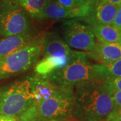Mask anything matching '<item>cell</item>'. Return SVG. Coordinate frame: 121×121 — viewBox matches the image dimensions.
<instances>
[{"label":"cell","instance_id":"cell-1","mask_svg":"<svg viewBox=\"0 0 121 121\" xmlns=\"http://www.w3.org/2000/svg\"><path fill=\"white\" fill-rule=\"evenodd\" d=\"M73 117L78 121H106L114 108L112 91L103 81H90L75 86Z\"/></svg>","mask_w":121,"mask_h":121},{"label":"cell","instance_id":"cell-2","mask_svg":"<svg viewBox=\"0 0 121 121\" xmlns=\"http://www.w3.org/2000/svg\"><path fill=\"white\" fill-rule=\"evenodd\" d=\"M74 87L60 86L49 98L34 102L26 112L17 117V121L71 120L73 117Z\"/></svg>","mask_w":121,"mask_h":121},{"label":"cell","instance_id":"cell-3","mask_svg":"<svg viewBox=\"0 0 121 121\" xmlns=\"http://www.w3.org/2000/svg\"><path fill=\"white\" fill-rule=\"evenodd\" d=\"M90 59L86 52L71 51L68 63L47 76L59 86L75 87L82 83L98 81L95 64Z\"/></svg>","mask_w":121,"mask_h":121},{"label":"cell","instance_id":"cell-4","mask_svg":"<svg viewBox=\"0 0 121 121\" xmlns=\"http://www.w3.org/2000/svg\"><path fill=\"white\" fill-rule=\"evenodd\" d=\"M43 35L0 60V80L23 73L35 67L42 55Z\"/></svg>","mask_w":121,"mask_h":121},{"label":"cell","instance_id":"cell-5","mask_svg":"<svg viewBox=\"0 0 121 121\" xmlns=\"http://www.w3.org/2000/svg\"><path fill=\"white\" fill-rule=\"evenodd\" d=\"M34 102L28 78L0 86V114L17 118Z\"/></svg>","mask_w":121,"mask_h":121},{"label":"cell","instance_id":"cell-6","mask_svg":"<svg viewBox=\"0 0 121 121\" xmlns=\"http://www.w3.org/2000/svg\"><path fill=\"white\" fill-rule=\"evenodd\" d=\"M30 17L18 0H0V35L8 37L30 29Z\"/></svg>","mask_w":121,"mask_h":121},{"label":"cell","instance_id":"cell-7","mask_svg":"<svg viewBox=\"0 0 121 121\" xmlns=\"http://www.w3.org/2000/svg\"><path fill=\"white\" fill-rule=\"evenodd\" d=\"M62 33L63 39L70 48L88 52L95 47V39L89 25L83 24L77 18L64 22Z\"/></svg>","mask_w":121,"mask_h":121},{"label":"cell","instance_id":"cell-8","mask_svg":"<svg viewBox=\"0 0 121 121\" xmlns=\"http://www.w3.org/2000/svg\"><path fill=\"white\" fill-rule=\"evenodd\" d=\"M90 5H83L75 8H67L52 0H48L38 20L80 19L88 14Z\"/></svg>","mask_w":121,"mask_h":121},{"label":"cell","instance_id":"cell-9","mask_svg":"<svg viewBox=\"0 0 121 121\" xmlns=\"http://www.w3.org/2000/svg\"><path fill=\"white\" fill-rule=\"evenodd\" d=\"M119 6L95 0L91 4L90 12L86 16L78 20H83L90 26L112 24Z\"/></svg>","mask_w":121,"mask_h":121},{"label":"cell","instance_id":"cell-10","mask_svg":"<svg viewBox=\"0 0 121 121\" xmlns=\"http://www.w3.org/2000/svg\"><path fill=\"white\" fill-rule=\"evenodd\" d=\"M30 92L35 102L48 99L59 91L60 86L50 80L47 75L35 73L28 77Z\"/></svg>","mask_w":121,"mask_h":121},{"label":"cell","instance_id":"cell-11","mask_svg":"<svg viewBox=\"0 0 121 121\" xmlns=\"http://www.w3.org/2000/svg\"><path fill=\"white\" fill-rule=\"evenodd\" d=\"M86 53L90 59L95 60L98 64H109L121 59V46L118 43H98L93 50Z\"/></svg>","mask_w":121,"mask_h":121},{"label":"cell","instance_id":"cell-12","mask_svg":"<svg viewBox=\"0 0 121 121\" xmlns=\"http://www.w3.org/2000/svg\"><path fill=\"white\" fill-rule=\"evenodd\" d=\"M35 32L31 28L19 35L5 37L0 40V60L24 47L35 39Z\"/></svg>","mask_w":121,"mask_h":121},{"label":"cell","instance_id":"cell-13","mask_svg":"<svg viewBox=\"0 0 121 121\" xmlns=\"http://www.w3.org/2000/svg\"><path fill=\"white\" fill-rule=\"evenodd\" d=\"M71 51L64 40L56 33L48 32L43 35V57L69 56Z\"/></svg>","mask_w":121,"mask_h":121},{"label":"cell","instance_id":"cell-14","mask_svg":"<svg viewBox=\"0 0 121 121\" xmlns=\"http://www.w3.org/2000/svg\"><path fill=\"white\" fill-rule=\"evenodd\" d=\"M69 60V55L43 57L35 66V73L41 75H47L55 71L63 68L68 63Z\"/></svg>","mask_w":121,"mask_h":121},{"label":"cell","instance_id":"cell-15","mask_svg":"<svg viewBox=\"0 0 121 121\" xmlns=\"http://www.w3.org/2000/svg\"><path fill=\"white\" fill-rule=\"evenodd\" d=\"M91 30L100 43H117L118 41L120 30L112 24L89 25Z\"/></svg>","mask_w":121,"mask_h":121},{"label":"cell","instance_id":"cell-16","mask_svg":"<svg viewBox=\"0 0 121 121\" xmlns=\"http://www.w3.org/2000/svg\"><path fill=\"white\" fill-rule=\"evenodd\" d=\"M98 81L121 78V59L109 64H95Z\"/></svg>","mask_w":121,"mask_h":121},{"label":"cell","instance_id":"cell-17","mask_svg":"<svg viewBox=\"0 0 121 121\" xmlns=\"http://www.w3.org/2000/svg\"><path fill=\"white\" fill-rule=\"evenodd\" d=\"M22 8L31 17L38 20L48 0H18Z\"/></svg>","mask_w":121,"mask_h":121},{"label":"cell","instance_id":"cell-18","mask_svg":"<svg viewBox=\"0 0 121 121\" xmlns=\"http://www.w3.org/2000/svg\"><path fill=\"white\" fill-rule=\"evenodd\" d=\"M52 1H55L58 4L67 8H75L83 5H88L83 3L80 0H52Z\"/></svg>","mask_w":121,"mask_h":121},{"label":"cell","instance_id":"cell-19","mask_svg":"<svg viewBox=\"0 0 121 121\" xmlns=\"http://www.w3.org/2000/svg\"><path fill=\"white\" fill-rule=\"evenodd\" d=\"M103 82H104V84L110 91H121V78L109 79V80H105Z\"/></svg>","mask_w":121,"mask_h":121},{"label":"cell","instance_id":"cell-20","mask_svg":"<svg viewBox=\"0 0 121 121\" xmlns=\"http://www.w3.org/2000/svg\"><path fill=\"white\" fill-rule=\"evenodd\" d=\"M106 121H121V108L114 107L108 114Z\"/></svg>","mask_w":121,"mask_h":121},{"label":"cell","instance_id":"cell-21","mask_svg":"<svg viewBox=\"0 0 121 121\" xmlns=\"http://www.w3.org/2000/svg\"><path fill=\"white\" fill-rule=\"evenodd\" d=\"M111 97L115 108H121V91H111Z\"/></svg>","mask_w":121,"mask_h":121},{"label":"cell","instance_id":"cell-22","mask_svg":"<svg viewBox=\"0 0 121 121\" xmlns=\"http://www.w3.org/2000/svg\"><path fill=\"white\" fill-rule=\"evenodd\" d=\"M112 24L119 30H121V5L117 9V13L114 17Z\"/></svg>","mask_w":121,"mask_h":121},{"label":"cell","instance_id":"cell-23","mask_svg":"<svg viewBox=\"0 0 121 121\" xmlns=\"http://www.w3.org/2000/svg\"><path fill=\"white\" fill-rule=\"evenodd\" d=\"M0 121H17L16 118L13 116H7L0 114Z\"/></svg>","mask_w":121,"mask_h":121},{"label":"cell","instance_id":"cell-24","mask_svg":"<svg viewBox=\"0 0 121 121\" xmlns=\"http://www.w3.org/2000/svg\"><path fill=\"white\" fill-rule=\"evenodd\" d=\"M99 1H104V2L112 4L118 5H121V0H99Z\"/></svg>","mask_w":121,"mask_h":121},{"label":"cell","instance_id":"cell-25","mask_svg":"<svg viewBox=\"0 0 121 121\" xmlns=\"http://www.w3.org/2000/svg\"><path fill=\"white\" fill-rule=\"evenodd\" d=\"M83 3H84V4H88V5H90L95 0H80Z\"/></svg>","mask_w":121,"mask_h":121},{"label":"cell","instance_id":"cell-26","mask_svg":"<svg viewBox=\"0 0 121 121\" xmlns=\"http://www.w3.org/2000/svg\"><path fill=\"white\" fill-rule=\"evenodd\" d=\"M118 43L121 46V30H120V35H119V39H118Z\"/></svg>","mask_w":121,"mask_h":121},{"label":"cell","instance_id":"cell-27","mask_svg":"<svg viewBox=\"0 0 121 121\" xmlns=\"http://www.w3.org/2000/svg\"><path fill=\"white\" fill-rule=\"evenodd\" d=\"M71 121V120H70V121H68V120H50V121Z\"/></svg>","mask_w":121,"mask_h":121}]
</instances>
